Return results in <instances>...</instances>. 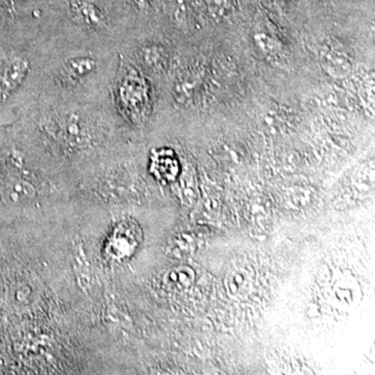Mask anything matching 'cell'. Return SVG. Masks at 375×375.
I'll return each mask as SVG.
<instances>
[{
    "label": "cell",
    "instance_id": "cell-1",
    "mask_svg": "<svg viewBox=\"0 0 375 375\" xmlns=\"http://www.w3.org/2000/svg\"><path fill=\"white\" fill-rule=\"evenodd\" d=\"M30 70L28 59L18 54L0 56V98H10L24 82Z\"/></svg>",
    "mask_w": 375,
    "mask_h": 375
},
{
    "label": "cell",
    "instance_id": "cell-2",
    "mask_svg": "<svg viewBox=\"0 0 375 375\" xmlns=\"http://www.w3.org/2000/svg\"><path fill=\"white\" fill-rule=\"evenodd\" d=\"M6 203L23 205L36 197V190L30 181L21 179H10L4 183L1 190Z\"/></svg>",
    "mask_w": 375,
    "mask_h": 375
},
{
    "label": "cell",
    "instance_id": "cell-3",
    "mask_svg": "<svg viewBox=\"0 0 375 375\" xmlns=\"http://www.w3.org/2000/svg\"><path fill=\"white\" fill-rule=\"evenodd\" d=\"M96 63L93 59L76 58L64 64L63 78L69 82H76L95 69Z\"/></svg>",
    "mask_w": 375,
    "mask_h": 375
},
{
    "label": "cell",
    "instance_id": "cell-4",
    "mask_svg": "<svg viewBox=\"0 0 375 375\" xmlns=\"http://www.w3.org/2000/svg\"><path fill=\"white\" fill-rule=\"evenodd\" d=\"M78 118H68L63 124V138L71 145H83L88 141L87 129Z\"/></svg>",
    "mask_w": 375,
    "mask_h": 375
},
{
    "label": "cell",
    "instance_id": "cell-5",
    "mask_svg": "<svg viewBox=\"0 0 375 375\" xmlns=\"http://www.w3.org/2000/svg\"><path fill=\"white\" fill-rule=\"evenodd\" d=\"M194 278L195 274L192 269L189 267H179L167 273L165 282L170 288L181 290V289L188 288Z\"/></svg>",
    "mask_w": 375,
    "mask_h": 375
},
{
    "label": "cell",
    "instance_id": "cell-6",
    "mask_svg": "<svg viewBox=\"0 0 375 375\" xmlns=\"http://www.w3.org/2000/svg\"><path fill=\"white\" fill-rule=\"evenodd\" d=\"M76 16L80 20L90 28H102L105 25V17L96 6L92 4H83L74 8Z\"/></svg>",
    "mask_w": 375,
    "mask_h": 375
}]
</instances>
